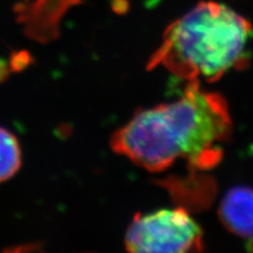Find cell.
I'll return each mask as SVG.
<instances>
[{"label": "cell", "mask_w": 253, "mask_h": 253, "mask_svg": "<svg viewBox=\"0 0 253 253\" xmlns=\"http://www.w3.org/2000/svg\"><path fill=\"white\" fill-rule=\"evenodd\" d=\"M252 25L223 3L196 4L166 29L148 63L188 82H215L248 65Z\"/></svg>", "instance_id": "7a4b0ae2"}, {"label": "cell", "mask_w": 253, "mask_h": 253, "mask_svg": "<svg viewBox=\"0 0 253 253\" xmlns=\"http://www.w3.org/2000/svg\"><path fill=\"white\" fill-rule=\"evenodd\" d=\"M10 70H11L10 65H7V63H5L4 61L0 60V83L5 81L7 78L10 73Z\"/></svg>", "instance_id": "ba28073f"}, {"label": "cell", "mask_w": 253, "mask_h": 253, "mask_svg": "<svg viewBox=\"0 0 253 253\" xmlns=\"http://www.w3.org/2000/svg\"><path fill=\"white\" fill-rule=\"evenodd\" d=\"M32 61L31 55L27 51H19V52H14L10 59V67L12 71H16V72H19V71L26 69Z\"/></svg>", "instance_id": "52a82bcc"}, {"label": "cell", "mask_w": 253, "mask_h": 253, "mask_svg": "<svg viewBox=\"0 0 253 253\" xmlns=\"http://www.w3.org/2000/svg\"><path fill=\"white\" fill-rule=\"evenodd\" d=\"M219 219L231 233L253 239V189L234 187L229 190L220 202Z\"/></svg>", "instance_id": "5b68a950"}, {"label": "cell", "mask_w": 253, "mask_h": 253, "mask_svg": "<svg viewBox=\"0 0 253 253\" xmlns=\"http://www.w3.org/2000/svg\"><path fill=\"white\" fill-rule=\"evenodd\" d=\"M232 121L226 99L188 82L180 96L137 111L111 137L114 152L149 172H163L177 160L195 169H209L223 155Z\"/></svg>", "instance_id": "6da1fadb"}, {"label": "cell", "mask_w": 253, "mask_h": 253, "mask_svg": "<svg viewBox=\"0 0 253 253\" xmlns=\"http://www.w3.org/2000/svg\"><path fill=\"white\" fill-rule=\"evenodd\" d=\"M79 2L81 0H21L14 11L26 35L45 43L58 37L59 22L63 15Z\"/></svg>", "instance_id": "277c9868"}, {"label": "cell", "mask_w": 253, "mask_h": 253, "mask_svg": "<svg viewBox=\"0 0 253 253\" xmlns=\"http://www.w3.org/2000/svg\"><path fill=\"white\" fill-rule=\"evenodd\" d=\"M21 149L14 134L0 126V184L12 178L21 167Z\"/></svg>", "instance_id": "8992f818"}, {"label": "cell", "mask_w": 253, "mask_h": 253, "mask_svg": "<svg viewBox=\"0 0 253 253\" xmlns=\"http://www.w3.org/2000/svg\"><path fill=\"white\" fill-rule=\"evenodd\" d=\"M126 249L136 253H186L204 249L200 225L183 208L138 213L125 236Z\"/></svg>", "instance_id": "3957f363"}]
</instances>
